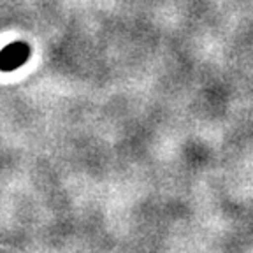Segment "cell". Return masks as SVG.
<instances>
[{
	"label": "cell",
	"mask_w": 253,
	"mask_h": 253,
	"mask_svg": "<svg viewBox=\"0 0 253 253\" xmlns=\"http://www.w3.org/2000/svg\"><path fill=\"white\" fill-rule=\"evenodd\" d=\"M30 46L25 41H16L11 42L0 51V71L2 72H12L20 69L21 65L28 62L30 58Z\"/></svg>",
	"instance_id": "cell-1"
}]
</instances>
